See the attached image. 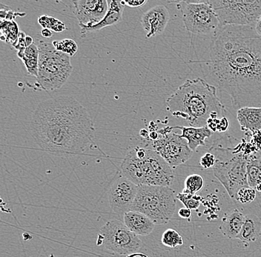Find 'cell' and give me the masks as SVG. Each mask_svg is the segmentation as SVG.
I'll return each mask as SVG.
<instances>
[{
	"mask_svg": "<svg viewBox=\"0 0 261 257\" xmlns=\"http://www.w3.org/2000/svg\"><path fill=\"white\" fill-rule=\"evenodd\" d=\"M147 0H129V1H121L122 6H128L130 8H140L144 6L147 3Z\"/></svg>",
	"mask_w": 261,
	"mask_h": 257,
	"instance_id": "obj_32",
	"label": "cell"
},
{
	"mask_svg": "<svg viewBox=\"0 0 261 257\" xmlns=\"http://www.w3.org/2000/svg\"><path fill=\"white\" fill-rule=\"evenodd\" d=\"M178 215L182 219H190L191 216H192V210L187 208H182L179 210Z\"/></svg>",
	"mask_w": 261,
	"mask_h": 257,
	"instance_id": "obj_34",
	"label": "cell"
},
{
	"mask_svg": "<svg viewBox=\"0 0 261 257\" xmlns=\"http://www.w3.org/2000/svg\"><path fill=\"white\" fill-rule=\"evenodd\" d=\"M210 152L216 158L214 175L224 187L230 197L234 199L241 188L249 186L247 180V162L249 155L234 149L213 145Z\"/></svg>",
	"mask_w": 261,
	"mask_h": 257,
	"instance_id": "obj_5",
	"label": "cell"
},
{
	"mask_svg": "<svg viewBox=\"0 0 261 257\" xmlns=\"http://www.w3.org/2000/svg\"><path fill=\"white\" fill-rule=\"evenodd\" d=\"M55 48L58 51L64 53L69 56H73L76 54L77 52V44L74 40L71 39H65L63 40H55L52 42Z\"/></svg>",
	"mask_w": 261,
	"mask_h": 257,
	"instance_id": "obj_27",
	"label": "cell"
},
{
	"mask_svg": "<svg viewBox=\"0 0 261 257\" xmlns=\"http://www.w3.org/2000/svg\"><path fill=\"white\" fill-rule=\"evenodd\" d=\"M2 40L8 43L15 44L19 37V27L14 20L1 21Z\"/></svg>",
	"mask_w": 261,
	"mask_h": 257,
	"instance_id": "obj_23",
	"label": "cell"
},
{
	"mask_svg": "<svg viewBox=\"0 0 261 257\" xmlns=\"http://www.w3.org/2000/svg\"><path fill=\"white\" fill-rule=\"evenodd\" d=\"M248 185L255 188L261 183V157L257 154H250L247 162Z\"/></svg>",
	"mask_w": 261,
	"mask_h": 257,
	"instance_id": "obj_22",
	"label": "cell"
},
{
	"mask_svg": "<svg viewBox=\"0 0 261 257\" xmlns=\"http://www.w3.org/2000/svg\"><path fill=\"white\" fill-rule=\"evenodd\" d=\"M140 135H141L143 138H145V139H147L148 138V136H149V133H148L146 130L143 129L141 130V131H140Z\"/></svg>",
	"mask_w": 261,
	"mask_h": 257,
	"instance_id": "obj_38",
	"label": "cell"
},
{
	"mask_svg": "<svg viewBox=\"0 0 261 257\" xmlns=\"http://www.w3.org/2000/svg\"><path fill=\"white\" fill-rule=\"evenodd\" d=\"M254 28H255L257 33L261 37V16L257 19V22H256L255 25H254Z\"/></svg>",
	"mask_w": 261,
	"mask_h": 257,
	"instance_id": "obj_36",
	"label": "cell"
},
{
	"mask_svg": "<svg viewBox=\"0 0 261 257\" xmlns=\"http://www.w3.org/2000/svg\"><path fill=\"white\" fill-rule=\"evenodd\" d=\"M219 19L220 27L254 26L261 16V0H207Z\"/></svg>",
	"mask_w": 261,
	"mask_h": 257,
	"instance_id": "obj_8",
	"label": "cell"
},
{
	"mask_svg": "<svg viewBox=\"0 0 261 257\" xmlns=\"http://www.w3.org/2000/svg\"><path fill=\"white\" fill-rule=\"evenodd\" d=\"M41 34H42V37H45V38H50L53 35L51 31L45 28L42 29Z\"/></svg>",
	"mask_w": 261,
	"mask_h": 257,
	"instance_id": "obj_35",
	"label": "cell"
},
{
	"mask_svg": "<svg viewBox=\"0 0 261 257\" xmlns=\"http://www.w3.org/2000/svg\"><path fill=\"white\" fill-rule=\"evenodd\" d=\"M171 129H179L182 131L181 137L188 141L189 148L192 151H195L199 146H205V139L210 137L212 131L207 126L202 128L195 127L175 126L171 127Z\"/></svg>",
	"mask_w": 261,
	"mask_h": 257,
	"instance_id": "obj_18",
	"label": "cell"
},
{
	"mask_svg": "<svg viewBox=\"0 0 261 257\" xmlns=\"http://www.w3.org/2000/svg\"><path fill=\"white\" fill-rule=\"evenodd\" d=\"M99 239L107 250L118 255L128 256L136 253L143 245L138 235L116 219L108 221L101 227Z\"/></svg>",
	"mask_w": 261,
	"mask_h": 257,
	"instance_id": "obj_10",
	"label": "cell"
},
{
	"mask_svg": "<svg viewBox=\"0 0 261 257\" xmlns=\"http://www.w3.org/2000/svg\"><path fill=\"white\" fill-rule=\"evenodd\" d=\"M184 185V193L195 195L203 189L205 182L202 176L195 174L187 177Z\"/></svg>",
	"mask_w": 261,
	"mask_h": 257,
	"instance_id": "obj_24",
	"label": "cell"
},
{
	"mask_svg": "<svg viewBox=\"0 0 261 257\" xmlns=\"http://www.w3.org/2000/svg\"><path fill=\"white\" fill-rule=\"evenodd\" d=\"M217 90L202 78L188 79L166 100V108L172 116L184 119L190 126H207L210 119L219 118L225 110Z\"/></svg>",
	"mask_w": 261,
	"mask_h": 257,
	"instance_id": "obj_3",
	"label": "cell"
},
{
	"mask_svg": "<svg viewBox=\"0 0 261 257\" xmlns=\"http://www.w3.org/2000/svg\"><path fill=\"white\" fill-rule=\"evenodd\" d=\"M120 170L124 177L138 186L170 187L175 177L173 167L146 146L130 149L122 160Z\"/></svg>",
	"mask_w": 261,
	"mask_h": 257,
	"instance_id": "obj_4",
	"label": "cell"
},
{
	"mask_svg": "<svg viewBox=\"0 0 261 257\" xmlns=\"http://www.w3.org/2000/svg\"><path fill=\"white\" fill-rule=\"evenodd\" d=\"M158 133L159 137L156 140L146 139V147L154 150L171 167L182 165L193 155L188 141L173 132L171 127L160 130Z\"/></svg>",
	"mask_w": 261,
	"mask_h": 257,
	"instance_id": "obj_9",
	"label": "cell"
},
{
	"mask_svg": "<svg viewBox=\"0 0 261 257\" xmlns=\"http://www.w3.org/2000/svg\"><path fill=\"white\" fill-rule=\"evenodd\" d=\"M245 217L246 216L238 209H234L226 213L220 223V232L228 239H238L240 233L242 230Z\"/></svg>",
	"mask_w": 261,
	"mask_h": 257,
	"instance_id": "obj_17",
	"label": "cell"
},
{
	"mask_svg": "<svg viewBox=\"0 0 261 257\" xmlns=\"http://www.w3.org/2000/svg\"><path fill=\"white\" fill-rule=\"evenodd\" d=\"M126 257H149L147 256V255L144 254V253H138V252H136V253H132V254L128 255Z\"/></svg>",
	"mask_w": 261,
	"mask_h": 257,
	"instance_id": "obj_37",
	"label": "cell"
},
{
	"mask_svg": "<svg viewBox=\"0 0 261 257\" xmlns=\"http://www.w3.org/2000/svg\"><path fill=\"white\" fill-rule=\"evenodd\" d=\"M237 119L242 131L254 132L261 130V108L246 107L239 109Z\"/></svg>",
	"mask_w": 261,
	"mask_h": 257,
	"instance_id": "obj_19",
	"label": "cell"
},
{
	"mask_svg": "<svg viewBox=\"0 0 261 257\" xmlns=\"http://www.w3.org/2000/svg\"><path fill=\"white\" fill-rule=\"evenodd\" d=\"M261 236V221L257 216L249 214L245 217L242 230L238 238L243 243L250 244L260 239Z\"/></svg>",
	"mask_w": 261,
	"mask_h": 257,
	"instance_id": "obj_20",
	"label": "cell"
},
{
	"mask_svg": "<svg viewBox=\"0 0 261 257\" xmlns=\"http://www.w3.org/2000/svg\"><path fill=\"white\" fill-rule=\"evenodd\" d=\"M38 22L43 28L49 29L57 33L64 32L66 26L60 19L50 16L42 15L38 18Z\"/></svg>",
	"mask_w": 261,
	"mask_h": 257,
	"instance_id": "obj_26",
	"label": "cell"
},
{
	"mask_svg": "<svg viewBox=\"0 0 261 257\" xmlns=\"http://www.w3.org/2000/svg\"><path fill=\"white\" fill-rule=\"evenodd\" d=\"M169 9L163 5L154 6L145 12L142 16L141 24L146 32V38L162 34L169 23Z\"/></svg>",
	"mask_w": 261,
	"mask_h": 257,
	"instance_id": "obj_14",
	"label": "cell"
},
{
	"mask_svg": "<svg viewBox=\"0 0 261 257\" xmlns=\"http://www.w3.org/2000/svg\"><path fill=\"white\" fill-rule=\"evenodd\" d=\"M25 15V14H22V13L14 12V11H11V9L9 11H6V8L5 11L4 10H1L2 19H5V20H13V19L15 18L16 16L23 17Z\"/></svg>",
	"mask_w": 261,
	"mask_h": 257,
	"instance_id": "obj_31",
	"label": "cell"
},
{
	"mask_svg": "<svg viewBox=\"0 0 261 257\" xmlns=\"http://www.w3.org/2000/svg\"><path fill=\"white\" fill-rule=\"evenodd\" d=\"M74 14L80 27H90L100 22L109 10L106 0H76L72 1Z\"/></svg>",
	"mask_w": 261,
	"mask_h": 257,
	"instance_id": "obj_13",
	"label": "cell"
},
{
	"mask_svg": "<svg viewBox=\"0 0 261 257\" xmlns=\"http://www.w3.org/2000/svg\"><path fill=\"white\" fill-rule=\"evenodd\" d=\"M39 56L40 52L37 45L33 43L30 46L27 47L23 53L18 56L22 60L28 73L37 79L38 76Z\"/></svg>",
	"mask_w": 261,
	"mask_h": 257,
	"instance_id": "obj_21",
	"label": "cell"
},
{
	"mask_svg": "<svg viewBox=\"0 0 261 257\" xmlns=\"http://www.w3.org/2000/svg\"><path fill=\"white\" fill-rule=\"evenodd\" d=\"M216 163V158L212 153L208 151L200 158V165L203 169L213 168Z\"/></svg>",
	"mask_w": 261,
	"mask_h": 257,
	"instance_id": "obj_30",
	"label": "cell"
},
{
	"mask_svg": "<svg viewBox=\"0 0 261 257\" xmlns=\"http://www.w3.org/2000/svg\"><path fill=\"white\" fill-rule=\"evenodd\" d=\"M123 223L138 236H148L152 233L155 224L148 216L138 211H130L123 215Z\"/></svg>",
	"mask_w": 261,
	"mask_h": 257,
	"instance_id": "obj_15",
	"label": "cell"
},
{
	"mask_svg": "<svg viewBox=\"0 0 261 257\" xmlns=\"http://www.w3.org/2000/svg\"><path fill=\"white\" fill-rule=\"evenodd\" d=\"M161 242L163 245L171 248L181 246L184 243L182 236L177 231L172 229L165 231L161 238Z\"/></svg>",
	"mask_w": 261,
	"mask_h": 257,
	"instance_id": "obj_25",
	"label": "cell"
},
{
	"mask_svg": "<svg viewBox=\"0 0 261 257\" xmlns=\"http://www.w3.org/2000/svg\"><path fill=\"white\" fill-rule=\"evenodd\" d=\"M255 190L257 191L261 192V183L258 184V185L256 186Z\"/></svg>",
	"mask_w": 261,
	"mask_h": 257,
	"instance_id": "obj_39",
	"label": "cell"
},
{
	"mask_svg": "<svg viewBox=\"0 0 261 257\" xmlns=\"http://www.w3.org/2000/svg\"><path fill=\"white\" fill-rule=\"evenodd\" d=\"M124 7L125 6H122L121 1H116V0L111 1L109 3V10L106 13L105 17L100 22L92 27H81L82 37H86L88 34L99 32L106 27L114 25L120 22L122 19Z\"/></svg>",
	"mask_w": 261,
	"mask_h": 257,
	"instance_id": "obj_16",
	"label": "cell"
},
{
	"mask_svg": "<svg viewBox=\"0 0 261 257\" xmlns=\"http://www.w3.org/2000/svg\"><path fill=\"white\" fill-rule=\"evenodd\" d=\"M177 199L179 200L181 203L184 205L186 208L192 210L198 209L201 204V196L198 195L190 194V193H186L182 192L176 196Z\"/></svg>",
	"mask_w": 261,
	"mask_h": 257,
	"instance_id": "obj_28",
	"label": "cell"
},
{
	"mask_svg": "<svg viewBox=\"0 0 261 257\" xmlns=\"http://www.w3.org/2000/svg\"><path fill=\"white\" fill-rule=\"evenodd\" d=\"M138 185L126 177L117 179L109 190V200L110 207L115 214L124 215L130 211L136 197Z\"/></svg>",
	"mask_w": 261,
	"mask_h": 257,
	"instance_id": "obj_12",
	"label": "cell"
},
{
	"mask_svg": "<svg viewBox=\"0 0 261 257\" xmlns=\"http://www.w3.org/2000/svg\"><path fill=\"white\" fill-rule=\"evenodd\" d=\"M177 198L170 187L140 185L130 211L148 216L155 224H167L175 212Z\"/></svg>",
	"mask_w": 261,
	"mask_h": 257,
	"instance_id": "obj_7",
	"label": "cell"
},
{
	"mask_svg": "<svg viewBox=\"0 0 261 257\" xmlns=\"http://www.w3.org/2000/svg\"><path fill=\"white\" fill-rule=\"evenodd\" d=\"M96 129L87 109L70 96L42 101L31 120V133L41 149L56 156L80 155L94 145Z\"/></svg>",
	"mask_w": 261,
	"mask_h": 257,
	"instance_id": "obj_2",
	"label": "cell"
},
{
	"mask_svg": "<svg viewBox=\"0 0 261 257\" xmlns=\"http://www.w3.org/2000/svg\"><path fill=\"white\" fill-rule=\"evenodd\" d=\"M182 21L188 32L195 34L216 33L219 19L207 1H182Z\"/></svg>",
	"mask_w": 261,
	"mask_h": 257,
	"instance_id": "obj_11",
	"label": "cell"
},
{
	"mask_svg": "<svg viewBox=\"0 0 261 257\" xmlns=\"http://www.w3.org/2000/svg\"><path fill=\"white\" fill-rule=\"evenodd\" d=\"M199 65L205 80L229 95L236 110L261 108V37L254 26L220 27L206 60Z\"/></svg>",
	"mask_w": 261,
	"mask_h": 257,
	"instance_id": "obj_1",
	"label": "cell"
},
{
	"mask_svg": "<svg viewBox=\"0 0 261 257\" xmlns=\"http://www.w3.org/2000/svg\"><path fill=\"white\" fill-rule=\"evenodd\" d=\"M229 128V122L226 117H222L220 119L219 125H218V132H225L228 131Z\"/></svg>",
	"mask_w": 261,
	"mask_h": 257,
	"instance_id": "obj_33",
	"label": "cell"
},
{
	"mask_svg": "<svg viewBox=\"0 0 261 257\" xmlns=\"http://www.w3.org/2000/svg\"><path fill=\"white\" fill-rule=\"evenodd\" d=\"M255 188H251L247 186L241 188L238 193H236L234 199L242 204H246V203H250L255 199L256 196Z\"/></svg>",
	"mask_w": 261,
	"mask_h": 257,
	"instance_id": "obj_29",
	"label": "cell"
},
{
	"mask_svg": "<svg viewBox=\"0 0 261 257\" xmlns=\"http://www.w3.org/2000/svg\"><path fill=\"white\" fill-rule=\"evenodd\" d=\"M37 46L40 52L37 85L46 92L61 89L73 71L71 56L44 40H39Z\"/></svg>",
	"mask_w": 261,
	"mask_h": 257,
	"instance_id": "obj_6",
	"label": "cell"
}]
</instances>
